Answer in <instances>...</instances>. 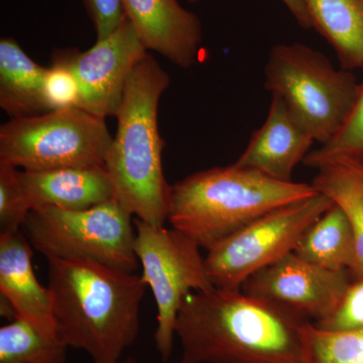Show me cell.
Masks as SVG:
<instances>
[{
  "label": "cell",
  "mask_w": 363,
  "mask_h": 363,
  "mask_svg": "<svg viewBox=\"0 0 363 363\" xmlns=\"http://www.w3.org/2000/svg\"><path fill=\"white\" fill-rule=\"evenodd\" d=\"M308 323L241 290L192 292L177 318L180 363H306Z\"/></svg>",
  "instance_id": "obj_1"
},
{
  "label": "cell",
  "mask_w": 363,
  "mask_h": 363,
  "mask_svg": "<svg viewBox=\"0 0 363 363\" xmlns=\"http://www.w3.org/2000/svg\"><path fill=\"white\" fill-rule=\"evenodd\" d=\"M48 262L52 317L67 345L93 363L119 362L140 330L143 277L93 260Z\"/></svg>",
  "instance_id": "obj_2"
},
{
  "label": "cell",
  "mask_w": 363,
  "mask_h": 363,
  "mask_svg": "<svg viewBox=\"0 0 363 363\" xmlns=\"http://www.w3.org/2000/svg\"><path fill=\"white\" fill-rule=\"evenodd\" d=\"M171 79L147 54L135 67L116 112L117 130L105 159L114 199L135 218L154 225L168 220L172 186L164 178L157 111Z\"/></svg>",
  "instance_id": "obj_3"
},
{
  "label": "cell",
  "mask_w": 363,
  "mask_h": 363,
  "mask_svg": "<svg viewBox=\"0 0 363 363\" xmlns=\"http://www.w3.org/2000/svg\"><path fill=\"white\" fill-rule=\"evenodd\" d=\"M317 193L312 184L274 180L233 164L172 186L168 220L208 250L259 217Z\"/></svg>",
  "instance_id": "obj_4"
},
{
  "label": "cell",
  "mask_w": 363,
  "mask_h": 363,
  "mask_svg": "<svg viewBox=\"0 0 363 363\" xmlns=\"http://www.w3.org/2000/svg\"><path fill=\"white\" fill-rule=\"evenodd\" d=\"M264 75L267 90L321 145L340 130L359 91L352 72L336 70L324 54L302 44L272 47Z\"/></svg>",
  "instance_id": "obj_5"
},
{
  "label": "cell",
  "mask_w": 363,
  "mask_h": 363,
  "mask_svg": "<svg viewBox=\"0 0 363 363\" xmlns=\"http://www.w3.org/2000/svg\"><path fill=\"white\" fill-rule=\"evenodd\" d=\"M26 235L45 259L93 260L135 272V217L116 199L84 210L33 209L23 224Z\"/></svg>",
  "instance_id": "obj_6"
},
{
  "label": "cell",
  "mask_w": 363,
  "mask_h": 363,
  "mask_svg": "<svg viewBox=\"0 0 363 363\" xmlns=\"http://www.w3.org/2000/svg\"><path fill=\"white\" fill-rule=\"evenodd\" d=\"M112 138L105 119L79 107L11 118L0 128V162L21 171L104 166Z\"/></svg>",
  "instance_id": "obj_7"
},
{
  "label": "cell",
  "mask_w": 363,
  "mask_h": 363,
  "mask_svg": "<svg viewBox=\"0 0 363 363\" xmlns=\"http://www.w3.org/2000/svg\"><path fill=\"white\" fill-rule=\"evenodd\" d=\"M135 252L143 281L157 306L155 343L164 362L171 357L177 318L184 298L215 288L208 277L200 245L185 233L135 218Z\"/></svg>",
  "instance_id": "obj_8"
},
{
  "label": "cell",
  "mask_w": 363,
  "mask_h": 363,
  "mask_svg": "<svg viewBox=\"0 0 363 363\" xmlns=\"http://www.w3.org/2000/svg\"><path fill=\"white\" fill-rule=\"evenodd\" d=\"M333 204L317 193L259 217L209 248L205 266L212 285L241 290L253 274L292 252L308 227Z\"/></svg>",
  "instance_id": "obj_9"
},
{
  "label": "cell",
  "mask_w": 363,
  "mask_h": 363,
  "mask_svg": "<svg viewBox=\"0 0 363 363\" xmlns=\"http://www.w3.org/2000/svg\"><path fill=\"white\" fill-rule=\"evenodd\" d=\"M351 281L348 271H329L292 252L250 276L241 291L316 323L337 308Z\"/></svg>",
  "instance_id": "obj_10"
},
{
  "label": "cell",
  "mask_w": 363,
  "mask_h": 363,
  "mask_svg": "<svg viewBox=\"0 0 363 363\" xmlns=\"http://www.w3.org/2000/svg\"><path fill=\"white\" fill-rule=\"evenodd\" d=\"M147 55L126 18L88 51L74 50L73 69L80 88L79 108L99 118L116 116L128 79Z\"/></svg>",
  "instance_id": "obj_11"
},
{
  "label": "cell",
  "mask_w": 363,
  "mask_h": 363,
  "mask_svg": "<svg viewBox=\"0 0 363 363\" xmlns=\"http://www.w3.org/2000/svg\"><path fill=\"white\" fill-rule=\"evenodd\" d=\"M124 14L147 51L159 52L181 68H190L199 56V18L178 0H123Z\"/></svg>",
  "instance_id": "obj_12"
},
{
  "label": "cell",
  "mask_w": 363,
  "mask_h": 363,
  "mask_svg": "<svg viewBox=\"0 0 363 363\" xmlns=\"http://www.w3.org/2000/svg\"><path fill=\"white\" fill-rule=\"evenodd\" d=\"M313 142L314 138L283 100L272 96L266 123L253 133L247 149L234 164L274 180L291 182L294 169L304 161Z\"/></svg>",
  "instance_id": "obj_13"
},
{
  "label": "cell",
  "mask_w": 363,
  "mask_h": 363,
  "mask_svg": "<svg viewBox=\"0 0 363 363\" xmlns=\"http://www.w3.org/2000/svg\"><path fill=\"white\" fill-rule=\"evenodd\" d=\"M20 180L33 209L56 207L84 210L114 198L105 166L51 171H21Z\"/></svg>",
  "instance_id": "obj_14"
},
{
  "label": "cell",
  "mask_w": 363,
  "mask_h": 363,
  "mask_svg": "<svg viewBox=\"0 0 363 363\" xmlns=\"http://www.w3.org/2000/svg\"><path fill=\"white\" fill-rule=\"evenodd\" d=\"M32 247L21 230L0 233V294L16 315L52 316L51 292L33 271Z\"/></svg>",
  "instance_id": "obj_15"
},
{
  "label": "cell",
  "mask_w": 363,
  "mask_h": 363,
  "mask_svg": "<svg viewBox=\"0 0 363 363\" xmlns=\"http://www.w3.org/2000/svg\"><path fill=\"white\" fill-rule=\"evenodd\" d=\"M45 72L16 40H0V107L11 119L49 112L44 97Z\"/></svg>",
  "instance_id": "obj_16"
},
{
  "label": "cell",
  "mask_w": 363,
  "mask_h": 363,
  "mask_svg": "<svg viewBox=\"0 0 363 363\" xmlns=\"http://www.w3.org/2000/svg\"><path fill=\"white\" fill-rule=\"evenodd\" d=\"M314 28L333 48L341 68L363 69V0H304Z\"/></svg>",
  "instance_id": "obj_17"
},
{
  "label": "cell",
  "mask_w": 363,
  "mask_h": 363,
  "mask_svg": "<svg viewBox=\"0 0 363 363\" xmlns=\"http://www.w3.org/2000/svg\"><path fill=\"white\" fill-rule=\"evenodd\" d=\"M68 350L52 316L16 315L0 328V363H66Z\"/></svg>",
  "instance_id": "obj_18"
},
{
  "label": "cell",
  "mask_w": 363,
  "mask_h": 363,
  "mask_svg": "<svg viewBox=\"0 0 363 363\" xmlns=\"http://www.w3.org/2000/svg\"><path fill=\"white\" fill-rule=\"evenodd\" d=\"M293 252L329 271L350 272L357 253L354 231L347 215L333 204L308 227Z\"/></svg>",
  "instance_id": "obj_19"
},
{
  "label": "cell",
  "mask_w": 363,
  "mask_h": 363,
  "mask_svg": "<svg viewBox=\"0 0 363 363\" xmlns=\"http://www.w3.org/2000/svg\"><path fill=\"white\" fill-rule=\"evenodd\" d=\"M312 185L347 215L355 235V262L350 274L363 279V160L340 157L320 167Z\"/></svg>",
  "instance_id": "obj_20"
},
{
  "label": "cell",
  "mask_w": 363,
  "mask_h": 363,
  "mask_svg": "<svg viewBox=\"0 0 363 363\" xmlns=\"http://www.w3.org/2000/svg\"><path fill=\"white\" fill-rule=\"evenodd\" d=\"M306 363H363V327L355 330H321L305 326Z\"/></svg>",
  "instance_id": "obj_21"
},
{
  "label": "cell",
  "mask_w": 363,
  "mask_h": 363,
  "mask_svg": "<svg viewBox=\"0 0 363 363\" xmlns=\"http://www.w3.org/2000/svg\"><path fill=\"white\" fill-rule=\"evenodd\" d=\"M340 157L363 160V82L352 109L340 130L319 149L312 150L303 164L319 169L327 162Z\"/></svg>",
  "instance_id": "obj_22"
},
{
  "label": "cell",
  "mask_w": 363,
  "mask_h": 363,
  "mask_svg": "<svg viewBox=\"0 0 363 363\" xmlns=\"http://www.w3.org/2000/svg\"><path fill=\"white\" fill-rule=\"evenodd\" d=\"M74 50L55 52L45 72L44 97L49 112L78 107L80 88L73 69Z\"/></svg>",
  "instance_id": "obj_23"
},
{
  "label": "cell",
  "mask_w": 363,
  "mask_h": 363,
  "mask_svg": "<svg viewBox=\"0 0 363 363\" xmlns=\"http://www.w3.org/2000/svg\"><path fill=\"white\" fill-rule=\"evenodd\" d=\"M30 211L20 169L0 162V233L21 230Z\"/></svg>",
  "instance_id": "obj_24"
},
{
  "label": "cell",
  "mask_w": 363,
  "mask_h": 363,
  "mask_svg": "<svg viewBox=\"0 0 363 363\" xmlns=\"http://www.w3.org/2000/svg\"><path fill=\"white\" fill-rule=\"evenodd\" d=\"M313 325L321 330L329 332H345L362 328L363 279H352L337 308L328 317Z\"/></svg>",
  "instance_id": "obj_25"
},
{
  "label": "cell",
  "mask_w": 363,
  "mask_h": 363,
  "mask_svg": "<svg viewBox=\"0 0 363 363\" xmlns=\"http://www.w3.org/2000/svg\"><path fill=\"white\" fill-rule=\"evenodd\" d=\"M97 40L108 37L125 21L123 0H84Z\"/></svg>",
  "instance_id": "obj_26"
},
{
  "label": "cell",
  "mask_w": 363,
  "mask_h": 363,
  "mask_svg": "<svg viewBox=\"0 0 363 363\" xmlns=\"http://www.w3.org/2000/svg\"><path fill=\"white\" fill-rule=\"evenodd\" d=\"M281 1L284 2L286 9L293 14L298 25L305 28H312L309 13H308L304 0H281Z\"/></svg>",
  "instance_id": "obj_27"
},
{
  "label": "cell",
  "mask_w": 363,
  "mask_h": 363,
  "mask_svg": "<svg viewBox=\"0 0 363 363\" xmlns=\"http://www.w3.org/2000/svg\"><path fill=\"white\" fill-rule=\"evenodd\" d=\"M116 363H140V362H138V360L135 359V358L128 357V358H126V359H123V358H121V359L119 360V362H117Z\"/></svg>",
  "instance_id": "obj_28"
},
{
  "label": "cell",
  "mask_w": 363,
  "mask_h": 363,
  "mask_svg": "<svg viewBox=\"0 0 363 363\" xmlns=\"http://www.w3.org/2000/svg\"><path fill=\"white\" fill-rule=\"evenodd\" d=\"M189 2H191V4H195V2L199 1V0H188Z\"/></svg>",
  "instance_id": "obj_29"
}]
</instances>
